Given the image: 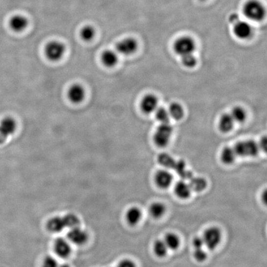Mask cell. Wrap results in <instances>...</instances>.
<instances>
[{"label": "cell", "mask_w": 267, "mask_h": 267, "mask_svg": "<svg viewBox=\"0 0 267 267\" xmlns=\"http://www.w3.org/2000/svg\"><path fill=\"white\" fill-rule=\"evenodd\" d=\"M243 12L248 20L256 22L263 21L267 13L266 7L259 0H248L244 4Z\"/></svg>", "instance_id": "obj_1"}, {"label": "cell", "mask_w": 267, "mask_h": 267, "mask_svg": "<svg viewBox=\"0 0 267 267\" xmlns=\"http://www.w3.org/2000/svg\"><path fill=\"white\" fill-rule=\"evenodd\" d=\"M229 21L233 25L234 34L239 39L247 40L252 36V25L247 21L241 20L238 14H232L229 17Z\"/></svg>", "instance_id": "obj_2"}, {"label": "cell", "mask_w": 267, "mask_h": 267, "mask_svg": "<svg viewBox=\"0 0 267 267\" xmlns=\"http://www.w3.org/2000/svg\"><path fill=\"white\" fill-rule=\"evenodd\" d=\"M174 50L178 55L182 56L193 54L196 50L195 41L190 36H182L175 42Z\"/></svg>", "instance_id": "obj_3"}, {"label": "cell", "mask_w": 267, "mask_h": 267, "mask_svg": "<svg viewBox=\"0 0 267 267\" xmlns=\"http://www.w3.org/2000/svg\"><path fill=\"white\" fill-rule=\"evenodd\" d=\"M173 132L172 126L169 123L160 124L155 133L154 141L159 147L168 146Z\"/></svg>", "instance_id": "obj_4"}, {"label": "cell", "mask_w": 267, "mask_h": 267, "mask_svg": "<svg viewBox=\"0 0 267 267\" xmlns=\"http://www.w3.org/2000/svg\"><path fill=\"white\" fill-rule=\"evenodd\" d=\"M66 50L67 49L64 44L60 41H54L46 44L44 48V54L51 62H58L64 57Z\"/></svg>", "instance_id": "obj_5"}, {"label": "cell", "mask_w": 267, "mask_h": 267, "mask_svg": "<svg viewBox=\"0 0 267 267\" xmlns=\"http://www.w3.org/2000/svg\"><path fill=\"white\" fill-rule=\"evenodd\" d=\"M234 149L237 156L243 157H251L257 156L259 151V144L254 140H245L240 141L236 144Z\"/></svg>", "instance_id": "obj_6"}, {"label": "cell", "mask_w": 267, "mask_h": 267, "mask_svg": "<svg viewBox=\"0 0 267 267\" xmlns=\"http://www.w3.org/2000/svg\"><path fill=\"white\" fill-rule=\"evenodd\" d=\"M138 43L135 39L127 37L118 42L116 44V51L119 55H132L137 50Z\"/></svg>", "instance_id": "obj_7"}, {"label": "cell", "mask_w": 267, "mask_h": 267, "mask_svg": "<svg viewBox=\"0 0 267 267\" xmlns=\"http://www.w3.org/2000/svg\"><path fill=\"white\" fill-rule=\"evenodd\" d=\"M221 238V231L216 227H211L207 229L202 237L205 246L210 250L217 247L219 245Z\"/></svg>", "instance_id": "obj_8"}, {"label": "cell", "mask_w": 267, "mask_h": 267, "mask_svg": "<svg viewBox=\"0 0 267 267\" xmlns=\"http://www.w3.org/2000/svg\"><path fill=\"white\" fill-rule=\"evenodd\" d=\"M67 95L70 101L73 104H80L86 97V90L81 84H74L70 86Z\"/></svg>", "instance_id": "obj_9"}, {"label": "cell", "mask_w": 267, "mask_h": 267, "mask_svg": "<svg viewBox=\"0 0 267 267\" xmlns=\"http://www.w3.org/2000/svg\"><path fill=\"white\" fill-rule=\"evenodd\" d=\"M16 129L17 123L12 117H5L0 121V133L6 139L15 133Z\"/></svg>", "instance_id": "obj_10"}, {"label": "cell", "mask_w": 267, "mask_h": 267, "mask_svg": "<svg viewBox=\"0 0 267 267\" xmlns=\"http://www.w3.org/2000/svg\"><path fill=\"white\" fill-rule=\"evenodd\" d=\"M158 105V98L156 95L149 94L145 96L140 102V108L144 113L150 114L156 111Z\"/></svg>", "instance_id": "obj_11"}, {"label": "cell", "mask_w": 267, "mask_h": 267, "mask_svg": "<svg viewBox=\"0 0 267 267\" xmlns=\"http://www.w3.org/2000/svg\"><path fill=\"white\" fill-rule=\"evenodd\" d=\"M29 24V21L25 16L16 15L11 17L9 21V27L16 32L24 31Z\"/></svg>", "instance_id": "obj_12"}, {"label": "cell", "mask_w": 267, "mask_h": 267, "mask_svg": "<svg viewBox=\"0 0 267 267\" xmlns=\"http://www.w3.org/2000/svg\"><path fill=\"white\" fill-rule=\"evenodd\" d=\"M67 238L75 245H81L88 240V236L86 231L77 226L71 228L67 234Z\"/></svg>", "instance_id": "obj_13"}, {"label": "cell", "mask_w": 267, "mask_h": 267, "mask_svg": "<svg viewBox=\"0 0 267 267\" xmlns=\"http://www.w3.org/2000/svg\"><path fill=\"white\" fill-rule=\"evenodd\" d=\"M54 250L58 256L62 258H67L71 253V249L68 242L65 239L60 238L54 244Z\"/></svg>", "instance_id": "obj_14"}, {"label": "cell", "mask_w": 267, "mask_h": 267, "mask_svg": "<svg viewBox=\"0 0 267 267\" xmlns=\"http://www.w3.org/2000/svg\"><path fill=\"white\" fill-rule=\"evenodd\" d=\"M173 176L166 170L158 171L156 175V182L160 188L166 189L172 184Z\"/></svg>", "instance_id": "obj_15"}, {"label": "cell", "mask_w": 267, "mask_h": 267, "mask_svg": "<svg viewBox=\"0 0 267 267\" xmlns=\"http://www.w3.org/2000/svg\"><path fill=\"white\" fill-rule=\"evenodd\" d=\"M103 64L108 67H114L118 62V54L116 51L107 50L104 51L101 55Z\"/></svg>", "instance_id": "obj_16"}, {"label": "cell", "mask_w": 267, "mask_h": 267, "mask_svg": "<svg viewBox=\"0 0 267 267\" xmlns=\"http://www.w3.org/2000/svg\"><path fill=\"white\" fill-rule=\"evenodd\" d=\"M176 194L181 199H187L191 195V188L184 180L177 182L175 187Z\"/></svg>", "instance_id": "obj_17"}, {"label": "cell", "mask_w": 267, "mask_h": 267, "mask_svg": "<svg viewBox=\"0 0 267 267\" xmlns=\"http://www.w3.org/2000/svg\"><path fill=\"white\" fill-rule=\"evenodd\" d=\"M235 123L231 114H222L219 121L220 130L224 133L230 132L233 130Z\"/></svg>", "instance_id": "obj_18"}, {"label": "cell", "mask_w": 267, "mask_h": 267, "mask_svg": "<svg viewBox=\"0 0 267 267\" xmlns=\"http://www.w3.org/2000/svg\"><path fill=\"white\" fill-rule=\"evenodd\" d=\"M49 230L54 233H58L66 228L63 217H55L49 220L47 223Z\"/></svg>", "instance_id": "obj_19"}, {"label": "cell", "mask_w": 267, "mask_h": 267, "mask_svg": "<svg viewBox=\"0 0 267 267\" xmlns=\"http://www.w3.org/2000/svg\"><path fill=\"white\" fill-rule=\"evenodd\" d=\"M237 154L235 149L231 147H224L222 150L221 154V160L224 164H231L235 161Z\"/></svg>", "instance_id": "obj_20"}, {"label": "cell", "mask_w": 267, "mask_h": 267, "mask_svg": "<svg viewBox=\"0 0 267 267\" xmlns=\"http://www.w3.org/2000/svg\"><path fill=\"white\" fill-rule=\"evenodd\" d=\"M142 217L141 211L137 207H132L126 213V220L131 225H135L140 221Z\"/></svg>", "instance_id": "obj_21"}, {"label": "cell", "mask_w": 267, "mask_h": 267, "mask_svg": "<svg viewBox=\"0 0 267 267\" xmlns=\"http://www.w3.org/2000/svg\"><path fill=\"white\" fill-rule=\"evenodd\" d=\"M168 110V112H169L170 118L172 117V118L177 121L180 120V119L183 118L184 114L183 107L178 103H173Z\"/></svg>", "instance_id": "obj_22"}, {"label": "cell", "mask_w": 267, "mask_h": 267, "mask_svg": "<svg viewBox=\"0 0 267 267\" xmlns=\"http://www.w3.org/2000/svg\"><path fill=\"white\" fill-rule=\"evenodd\" d=\"M189 184L191 190L199 192L205 189L207 186V182L202 178L193 177L189 179Z\"/></svg>", "instance_id": "obj_23"}, {"label": "cell", "mask_w": 267, "mask_h": 267, "mask_svg": "<svg viewBox=\"0 0 267 267\" xmlns=\"http://www.w3.org/2000/svg\"><path fill=\"white\" fill-rule=\"evenodd\" d=\"M158 161L161 165L169 169H174L177 163V161H175L172 156L166 153L161 154L158 156Z\"/></svg>", "instance_id": "obj_24"}, {"label": "cell", "mask_w": 267, "mask_h": 267, "mask_svg": "<svg viewBox=\"0 0 267 267\" xmlns=\"http://www.w3.org/2000/svg\"><path fill=\"white\" fill-rule=\"evenodd\" d=\"M232 118L235 122L239 123H242L245 121L247 118L246 112L243 108L236 107L234 108L231 113Z\"/></svg>", "instance_id": "obj_25"}, {"label": "cell", "mask_w": 267, "mask_h": 267, "mask_svg": "<svg viewBox=\"0 0 267 267\" xmlns=\"http://www.w3.org/2000/svg\"><path fill=\"white\" fill-rule=\"evenodd\" d=\"M164 242L166 244L168 249H177L179 245V239L175 234L169 233L165 236Z\"/></svg>", "instance_id": "obj_26"}, {"label": "cell", "mask_w": 267, "mask_h": 267, "mask_svg": "<svg viewBox=\"0 0 267 267\" xmlns=\"http://www.w3.org/2000/svg\"><path fill=\"white\" fill-rule=\"evenodd\" d=\"M166 210L165 206L160 202L152 203L150 207V213L154 218H160L165 214Z\"/></svg>", "instance_id": "obj_27"}, {"label": "cell", "mask_w": 267, "mask_h": 267, "mask_svg": "<svg viewBox=\"0 0 267 267\" xmlns=\"http://www.w3.org/2000/svg\"><path fill=\"white\" fill-rule=\"evenodd\" d=\"M156 116L161 124L168 123L170 116L168 110L163 107H158L156 110Z\"/></svg>", "instance_id": "obj_28"}, {"label": "cell", "mask_w": 267, "mask_h": 267, "mask_svg": "<svg viewBox=\"0 0 267 267\" xmlns=\"http://www.w3.org/2000/svg\"><path fill=\"white\" fill-rule=\"evenodd\" d=\"M81 37L83 41L89 42L92 41L95 36V30L91 25H86L81 29Z\"/></svg>", "instance_id": "obj_29"}, {"label": "cell", "mask_w": 267, "mask_h": 267, "mask_svg": "<svg viewBox=\"0 0 267 267\" xmlns=\"http://www.w3.org/2000/svg\"><path fill=\"white\" fill-rule=\"evenodd\" d=\"M66 228H75L77 227L79 224V219L78 217L74 214H69L63 217Z\"/></svg>", "instance_id": "obj_30"}, {"label": "cell", "mask_w": 267, "mask_h": 267, "mask_svg": "<svg viewBox=\"0 0 267 267\" xmlns=\"http://www.w3.org/2000/svg\"><path fill=\"white\" fill-rule=\"evenodd\" d=\"M168 249L164 241L158 240L154 244V252L158 257L165 256Z\"/></svg>", "instance_id": "obj_31"}, {"label": "cell", "mask_w": 267, "mask_h": 267, "mask_svg": "<svg viewBox=\"0 0 267 267\" xmlns=\"http://www.w3.org/2000/svg\"><path fill=\"white\" fill-rule=\"evenodd\" d=\"M182 65L187 68H193L197 64V60L194 54L182 56L181 57Z\"/></svg>", "instance_id": "obj_32"}, {"label": "cell", "mask_w": 267, "mask_h": 267, "mask_svg": "<svg viewBox=\"0 0 267 267\" xmlns=\"http://www.w3.org/2000/svg\"><path fill=\"white\" fill-rule=\"evenodd\" d=\"M57 260L53 257L48 256L44 258L42 267H58Z\"/></svg>", "instance_id": "obj_33"}, {"label": "cell", "mask_w": 267, "mask_h": 267, "mask_svg": "<svg viewBox=\"0 0 267 267\" xmlns=\"http://www.w3.org/2000/svg\"><path fill=\"white\" fill-rule=\"evenodd\" d=\"M194 256L197 261L199 262H202L205 260L207 257V254L203 250V248H199V249H195V251L194 253Z\"/></svg>", "instance_id": "obj_34"}, {"label": "cell", "mask_w": 267, "mask_h": 267, "mask_svg": "<svg viewBox=\"0 0 267 267\" xmlns=\"http://www.w3.org/2000/svg\"><path fill=\"white\" fill-rule=\"evenodd\" d=\"M193 245L194 247H195V249L203 248V245H205L203 238L201 237H196L194 238L193 240Z\"/></svg>", "instance_id": "obj_35"}, {"label": "cell", "mask_w": 267, "mask_h": 267, "mask_svg": "<svg viewBox=\"0 0 267 267\" xmlns=\"http://www.w3.org/2000/svg\"><path fill=\"white\" fill-rule=\"evenodd\" d=\"M117 267H136V266L131 260L125 259L121 261Z\"/></svg>", "instance_id": "obj_36"}, {"label": "cell", "mask_w": 267, "mask_h": 267, "mask_svg": "<svg viewBox=\"0 0 267 267\" xmlns=\"http://www.w3.org/2000/svg\"><path fill=\"white\" fill-rule=\"evenodd\" d=\"M259 147H261L262 149H263L264 151H266L267 148V139L266 137L262 138L261 142L259 145Z\"/></svg>", "instance_id": "obj_37"}, {"label": "cell", "mask_w": 267, "mask_h": 267, "mask_svg": "<svg viewBox=\"0 0 267 267\" xmlns=\"http://www.w3.org/2000/svg\"><path fill=\"white\" fill-rule=\"evenodd\" d=\"M6 140V138L4 137L3 135L1 134V133H0V144H3V143L5 142Z\"/></svg>", "instance_id": "obj_38"}, {"label": "cell", "mask_w": 267, "mask_h": 267, "mask_svg": "<svg viewBox=\"0 0 267 267\" xmlns=\"http://www.w3.org/2000/svg\"><path fill=\"white\" fill-rule=\"evenodd\" d=\"M70 267L68 265H67V264H63L62 265V266H61L60 267Z\"/></svg>", "instance_id": "obj_39"}, {"label": "cell", "mask_w": 267, "mask_h": 267, "mask_svg": "<svg viewBox=\"0 0 267 267\" xmlns=\"http://www.w3.org/2000/svg\"><path fill=\"white\" fill-rule=\"evenodd\" d=\"M200 1H207V0H200Z\"/></svg>", "instance_id": "obj_40"}]
</instances>
